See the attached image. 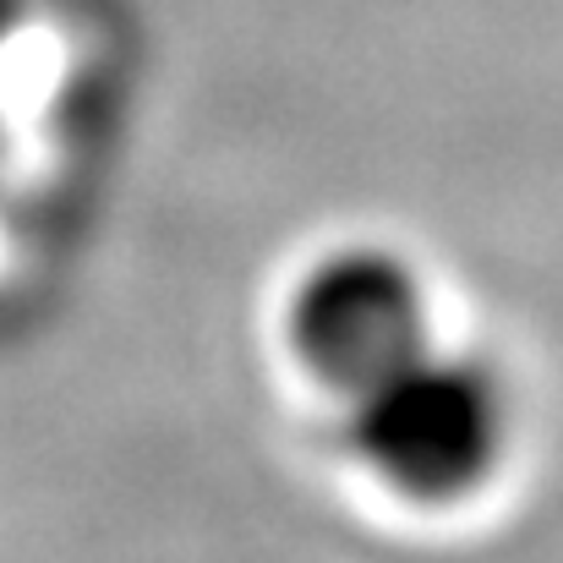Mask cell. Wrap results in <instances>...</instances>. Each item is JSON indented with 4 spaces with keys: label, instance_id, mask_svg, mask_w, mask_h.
I'll list each match as a JSON object with an SVG mask.
<instances>
[{
    "label": "cell",
    "instance_id": "3957f363",
    "mask_svg": "<svg viewBox=\"0 0 563 563\" xmlns=\"http://www.w3.org/2000/svg\"><path fill=\"white\" fill-rule=\"evenodd\" d=\"M5 16H11V0H0V22H5Z\"/></svg>",
    "mask_w": 563,
    "mask_h": 563
},
{
    "label": "cell",
    "instance_id": "7a4b0ae2",
    "mask_svg": "<svg viewBox=\"0 0 563 563\" xmlns=\"http://www.w3.org/2000/svg\"><path fill=\"white\" fill-rule=\"evenodd\" d=\"M285 334L301 373L351 399L432 345L427 279L405 252L351 241L296 279Z\"/></svg>",
    "mask_w": 563,
    "mask_h": 563
},
{
    "label": "cell",
    "instance_id": "6da1fadb",
    "mask_svg": "<svg viewBox=\"0 0 563 563\" xmlns=\"http://www.w3.org/2000/svg\"><path fill=\"white\" fill-rule=\"evenodd\" d=\"M351 454L377 487L416 509H454L476 498L515 438L509 383L482 356L438 351V340L405 367L351 394Z\"/></svg>",
    "mask_w": 563,
    "mask_h": 563
}]
</instances>
